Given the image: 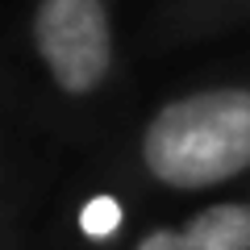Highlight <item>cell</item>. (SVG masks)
Instances as JSON below:
<instances>
[{"label":"cell","instance_id":"obj_1","mask_svg":"<svg viewBox=\"0 0 250 250\" xmlns=\"http://www.w3.org/2000/svg\"><path fill=\"white\" fill-rule=\"evenodd\" d=\"M134 163L167 196H200L250 175V83L171 96L138 129Z\"/></svg>","mask_w":250,"mask_h":250},{"label":"cell","instance_id":"obj_4","mask_svg":"<svg viewBox=\"0 0 250 250\" xmlns=\"http://www.w3.org/2000/svg\"><path fill=\"white\" fill-rule=\"evenodd\" d=\"M250 0H192V25L200 21H229V17H246Z\"/></svg>","mask_w":250,"mask_h":250},{"label":"cell","instance_id":"obj_2","mask_svg":"<svg viewBox=\"0 0 250 250\" xmlns=\"http://www.w3.org/2000/svg\"><path fill=\"white\" fill-rule=\"evenodd\" d=\"M34 59L62 100H92L117 67V29L108 0H34Z\"/></svg>","mask_w":250,"mask_h":250},{"label":"cell","instance_id":"obj_3","mask_svg":"<svg viewBox=\"0 0 250 250\" xmlns=\"http://www.w3.org/2000/svg\"><path fill=\"white\" fill-rule=\"evenodd\" d=\"M179 229L196 250H250V200L208 205Z\"/></svg>","mask_w":250,"mask_h":250},{"label":"cell","instance_id":"obj_5","mask_svg":"<svg viewBox=\"0 0 250 250\" xmlns=\"http://www.w3.org/2000/svg\"><path fill=\"white\" fill-rule=\"evenodd\" d=\"M138 250H196V246L184 238V229H159V233H150Z\"/></svg>","mask_w":250,"mask_h":250}]
</instances>
